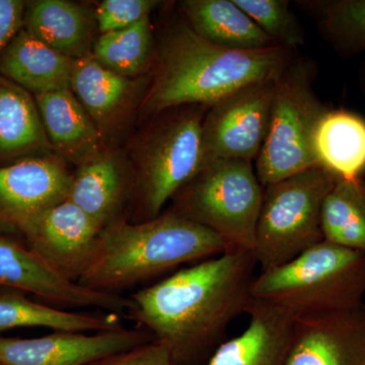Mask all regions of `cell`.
I'll return each instance as SVG.
<instances>
[{
  "mask_svg": "<svg viewBox=\"0 0 365 365\" xmlns=\"http://www.w3.org/2000/svg\"><path fill=\"white\" fill-rule=\"evenodd\" d=\"M317 71L314 60L295 56L276 81L267 136L254 163L264 188L319 168L314 132L329 109L314 91Z\"/></svg>",
  "mask_w": 365,
  "mask_h": 365,
  "instance_id": "5",
  "label": "cell"
},
{
  "mask_svg": "<svg viewBox=\"0 0 365 365\" xmlns=\"http://www.w3.org/2000/svg\"><path fill=\"white\" fill-rule=\"evenodd\" d=\"M276 45L297 51L304 44V26L287 0H234Z\"/></svg>",
  "mask_w": 365,
  "mask_h": 365,
  "instance_id": "28",
  "label": "cell"
},
{
  "mask_svg": "<svg viewBox=\"0 0 365 365\" xmlns=\"http://www.w3.org/2000/svg\"><path fill=\"white\" fill-rule=\"evenodd\" d=\"M314 16L319 30L340 53H365V0L299 1Z\"/></svg>",
  "mask_w": 365,
  "mask_h": 365,
  "instance_id": "27",
  "label": "cell"
},
{
  "mask_svg": "<svg viewBox=\"0 0 365 365\" xmlns=\"http://www.w3.org/2000/svg\"><path fill=\"white\" fill-rule=\"evenodd\" d=\"M256 266L254 251L234 249L182 268L134 292L128 319L165 345L175 364L207 362L253 300Z\"/></svg>",
  "mask_w": 365,
  "mask_h": 365,
  "instance_id": "1",
  "label": "cell"
},
{
  "mask_svg": "<svg viewBox=\"0 0 365 365\" xmlns=\"http://www.w3.org/2000/svg\"><path fill=\"white\" fill-rule=\"evenodd\" d=\"M276 81L242 86L208 108L202 123V168L218 160L255 163L267 136Z\"/></svg>",
  "mask_w": 365,
  "mask_h": 365,
  "instance_id": "9",
  "label": "cell"
},
{
  "mask_svg": "<svg viewBox=\"0 0 365 365\" xmlns=\"http://www.w3.org/2000/svg\"><path fill=\"white\" fill-rule=\"evenodd\" d=\"M287 365H365V306L294 319Z\"/></svg>",
  "mask_w": 365,
  "mask_h": 365,
  "instance_id": "14",
  "label": "cell"
},
{
  "mask_svg": "<svg viewBox=\"0 0 365 365\" xmlns=\"http://www.w3.org/2000/svg\"><path fill=\"white\" fill-rule=\"evenodd\" d=\"M234 250L215 232L168 210L150 220H126L101 230L78 280L97 292L118 294L172 269Z\"/></svg>",
  "mask_w": 365,
  "mask_h": 365,
  "instance_id": "3",
  "label": "cell"
},
{
  "mask_svg": "<svg viewBox=\"0 0 365 365\" xmlns=\"http://www.w3.org/2000/svg\"><path fill=\"white\" fill-rule=\"evenodd\" d=\"M364 88H365V71H364Z\"/></svg>",
  "mask_w": 365,
  "mask_h": 365,
  "instance_id": "32",
  "label": "cell"
},
{
  "mask_svg": "<svg viewBox=\"0 0 365 365\" xmlns=\"http://www.w3.org/2000/svg\"><path fill=\"white\" fill-rule=\"evenodd\" d=\"M90 365H176L168 348L153 340L126 351L115 353Z\"/></svg>",
  "mask_w": 365,
  "mask_h": 365,
  "instance_id": "30",
  "label": "cell"
},
{
  "mask_svg": "<svg viewBox=\"0 0 365 365\" xmlns=\"http://www.w3.org/2000/svg\"><path fill=\"white\" fill-rule=\"evenodd\" d=\"M73 66L24 28L0 54V74L34 96L71 88Z\"/></svg>",
  "mask_w": 365,
  "mask_h": 365,
  "instance_id": "18",
  "label": "cell"
},
{
  "mask_svg": "<svg viewBox=\"0 0 365 365\" xmlns=\"http://www.w3.org/2000/svg\"><path fill=\"white\" fill-rule=\"evenodd\" d=\"M337 179L319 167L264 188L254 248L261 271L283 265L324 241L322 206Z\"/></svg>",
  "mask_w": 365,
  "mask_h": 365,
  "instance_id": "8",
  "label": "cell"
},
{
  "mask_svg": "<svg viewBox=\"0 0 365 365\" xmlns=\"http://www.w3.org/2000/svg\"><path fill=\"white\" fill-rule=\"evenodd\" d=\"M294 51L274 46L237 51L211 44L186 23L170 26L157 49V71L141 110L158 115L182 106L211 105L257 81L278 79Z\"/></svg>",
  "mask_w": 365,
  "mask_h": 365,
  "instance_id": "2",
  "label": "cell"
},
{
  "mask_svg": "<svg viewBox=\"0 0 365 365\" xmlns=\"http://www.w3.org/2000/svg\"><path fill=\"white\" fill-rule=\"evenodd\" d=\"M317 163L339 179H360L365 170V120L344 110H328L314 136Z\"/></svg>",
  "mask_w": 365,
  "mask_h": 365,
  "instance_id": "23",
  "label": "cell"
},
{
  "mask_svg": "<svg viewBox=\"0 0 365 365\" xmlns=\"http://www.w3.org/2000/svg\"><path fill=\"white\" fill-rule=\"evenodd\" d=\"M53 153L35 98L0 76V163Z\"/></svg>",
  "mask_w": 365,
  "mask_h": 365,
  "instance_id": "20",
  "label": "cell"
},
{
  "mask_svg": "<svg viewBox=\"0 0 365 365\" xmlns=\"http://www.w3.org/2000/svg\"><path fill=\"white\" fill-rule=\"evenodd\" d=\"M186 24L211 44L237 51H256L276 45L234 0H186Z\"/></svg>",
  "mask_w": 365,
  "mask_h": 365,
  "instance_id": "21",
  "label": "cell"
},
{
  "mask_svg": "<svg viewBox=\"0 0 365 365\" xmlns=\"http://www.w3.org/2000/svg\"><path fill=\"white\" fill-rule=\"evenodd\" d=\"M208 108L182 106L160 113L139 144L134 191L143 222L162 215L168 201L202 169V123Z\"/></svg>",
  "mask_w": 365,
  "mask_h": 365,
  "instance_id": "7",
  "label": "cell"
},
{
  "mask_svg": "<svg viewBox=\"0 0 365 365\" xmlns=\"http://www.w3.org/2000/svg\"><path fill=\"white\" fill-rule=\"evenodd\" d=\"M72 176L56 155L0 165V223L19 228L66 200Z\"/></svg>",
  "mask_w": 365,
  "mask_h": 365,
  "instance_id": "13",
  "label": "cell"
},
{
  "mask_svg": "<svg viewBox=\"0 0 365 365\" xmlns=\"http://www.w3.org/2000/svg\"><path fill=\"white\" fill-rule=\"evenodd\" d=\"M26 6L21 0H0V54L24 28Z\"/></svg>",
  "mask_w": 365,
  "mask_h": 365,
  "instance_id": "31",
  "label": "cell"
},
{
  "mask_svg": "<svg viewBox=\"0 0 365 365\" xmlns=\"http://www.w3.org/2000/svg\"><path fill=\"white\" fill-rule=\"evenodd\" d=\"M134 190V177H130L124 160L109 151L78 165L72 176L68 198L105 228L122 220L121 211Z\"/></svg>",
  "mask_w": 365,
  "mask_h": 365,
  "instance_id": "17",
  "label": "cell"
},
{
  "mask_svg": "<svg viewBox=\"0 0 365 365\" xmlns=\"http://www.w3.org/2000/svg\"><path fill=\"white\" fill-rule=\"evenodd\" d=\"M91 55L106 68L124 78L145 74L157 56L150 16L128 28L102 34Z\"/></svg>",
  "mask_w": 365,
  "mask_h": 365,
  "instance_id": "26",
  "label": "cell"
},
{
  "mask_svg": "<svg viewBox=\"0 0 365 365\" xmlns=\"http://www.w3.org/2000/svg\"><path fill=\"white\" fill-rule=\"evenodd\" d=\"M0 365H4V364H2V362H1V361H0Z\"/></svg>",
  "mask_w": 365,
  "mask_h": 365,
  "instance_id": "33",
  "label": "cell"
},
{
  "mask_svg": "<svg viewBox=\"0 0 365 365\" xmlns=\"http://www.w3.org/2000/svg\"><path fill=\"white\" fill-rule=\"evenodd\" d=\"M158 4L153 0H104L96 11L98 31L102 35L128 28L150 16Z\"/></svg>",
  "mask_w": 365,
  "mask_h": 365,
  "instance_id": "29",
  "label": "cell"
},
{
  "mask_svg": "<svg viewBox=\"0 0 365 365\" xmlns=\"http://www.w3.org/2000/svg\"><path fill=\"white\" fill-rule=\"evenodd\" d=\"M153 340L148 331L123 328L96 334L55 332L43 337L0 338L4 365H90Z\"/></svg>",
  "mask_w": 365,
  "mask_h": 365,
  "instance_id": "12",
  "label": "cell"
},
{
  "mask_svg": "<svg viewBox=\"0 0 365 365\" xmlns=\"http://www.w3.org/2000/svg\"><path fill=\"white\" fill-rule=\"evenodd\" d=\"M324 241L365 255V182L339 179L327 194L321 213Z\"/></svg>",
  "mask_w": 365,
  "mask_h": 365,
  "instance_id": "25",
  "label": "cell"
},
{
  "mask_svg": "<svg viewBox=\"0 0 365 365\" xmlns=\"http://www.w3.org/2000/svg\"><path fill=\"white\" fill-rule=\"evenodd\" d=\"M28 327L71 333L108 332L125 328L118 314L73 313L38 304L16 290H0V332Z\"/></svg>",
  "mask_w": 365,
  "mask_h": 365,
  "instance_id": "24",
  "label": "cell"
},
{
  "mask_svg": "<svg viewBox=\"0 0 365 365\" xmlns=\"http://www.w3.org/2000/svg\"><path fill=\"white\" fill-rule=\"evenodd\" d=\"M251 297L294 319L359 309L365 306V255L319 242L283 265L261 271Z\"/></svg>",
  "mask_w": 365,
  "mask_h": 365,
  "instance_id": "4",
  "label": "cell"
},
{
  "mask_svg": "<svg viewBox=\"0 0 365 365\" xmlns=\"http://www.w3.org/2000/svg\"><path fill=\"white\" fill-rule=\"evenodd\" d=\"M263 197L254 163L218 160L173 197L170 210L215 232L232 249L254 251Z\"/></svg>",
  "mask_w": 365,
  "mask_h": 365,
  "instance_id": "6",
  "label": "cell"
},
{
  "mask_svg": "<svg viewBox=\"0 0 365 365\" xmlns=\"http://www.w3.org/2000/svg\"><path fill=\"white\" fill-rule=\"evenodd\" d=\"M34 98L57 157L81 165L105 151L102 133L71 88Z\"/></svg>",
  "mask_w": 365,
  "mask_h": 365,
  "instance_id": "16",
  "label": "cell"
},
{
  "mask_svg": "<svg viewBox=\"0 0 365 365\" xmlns=\"http://www.w3.org/2000/svg\"><path fill=\"white\" fill-rule=\"evenodd\" d=\"M0 288L37 295L62 307H96L128 319L130 297L83 287L50 267L30 248L0 235Z\"/></svg>",
  "mask_w": 365,
  "mask_h": 365,
  "instance_id": "10",
  "label": "cell"
},
{
  "mask_svg": "<svg viewBox=\"0 0 365 365\" xmlns=\"http://www.w3.org/2000/svg\"><path fill=\"white\" fill-rule=\"evenodd\" d=\"M93 19L86 9L66 0H36L26 4L24 29L69 58L91 53Z\"/></svg>",
  "mask_w": 365,
  "mask_h": 365,
  "instance_id": "22",
  "label": "cell"
},
{
  "mask_svg": "<svg viewBox=\"0 0 365 365\" xmlns=\"http://www.w3.org/2000/svg\"><path fill=\"white\" fill-rule=\"evenodd\" d=\"M143 81L124 78L106 68L91 53L74 60L71 90L102 135L130 109Z\"/></svg>",
  "mask_w": 365,
  "mask_h": 365,
  "instance_id": "19",
  "label": "cell"
},
{
  "mask_svg": "<svg viewBox=\"0 0 365 365\" xmlns=\"http://www.w3.org/2000/svg\"><path fill=\"white\" fill-rule=\"evenodd\" d=\"M19 230L29 248L50 267L78 282L102 227L66 199L34 216Z\"/></svg>",
  "mask_w": 365,
  "mask_h": 365,
  "instance_id": "11",
  "label": "cell"
},
{
  "mask_svg": "<svg viewBox=\"0 0 365 365\" xmlns=\"http://www.w3.org/2000/svg\"><path fill=\"white\" fill-rule=\"evenodd\" d=\"M244 332L223 341L205 365H287L294 319L278 307L252 300Z\"/></svg>",
  "mask_w": 365,
  "mask_h": 365,
  "instance_id": "15",
  "label": "cell"
}]
</instances>
